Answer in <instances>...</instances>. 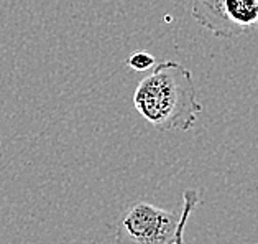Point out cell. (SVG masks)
Returning a JSON list of instances; mask_svg holds the SVG:
<instances>
[{
  "label": "cell",
  "instance_id": "cell-5",
  "mask_svg": "<svg viewBox=\"0 0 258 244\" xmlns=\"http://www.w3.org/2000/svg\"><path fill=\"white\" fill-rule=\"evenodd\" d=\"M156 61H155V56L148 52H135L128 56L127 60V66L130 68L132 71H140L145 73L148 70L155 68Z\"/></svg>",
  "mask_w": 258,
  "mask_h": 244
},
{
  "label": "cell",
  "instance_id": "cell-2",
  "mask_svg": "<svg viewBox=\"0 0 258 244\" xmlns=\"http://www.w3.org/2000/svg\"><path fill=\"white\" fill-rule=\"evenodd\" d=\"M181 213L138 202L125 211L117 228V244H174Z\"/></svg>",
  "mask_w": 258,
  "mask_h": 244
},
{
  "label": "cell",
  "instance_id": "cell-3",
  "mask_svg": "<svg viewBox=\"0 0 258 244\" xmlns=\"http://www.w3.org/2000/svg\"><path fill=\"white\" fill-rule=\"evenodd\" d=\"M191 15L219 38L258 32V0H191Z\"/></svg>",
  "mask_w": 258,
  "mask_h": 244
},
{
  "label": "cell",
  "instance_id": "cell-4",
  "mask_svg": "<svg viewBox=\"0 0 258 244\" xmlns=\"http://www.w3.org/2000/svg\"><path fill=\"white\" fill-rule=\"evenodd\" d=\"M199 203V195L196 190H186L182 193V210H181V221L178 228V234H176L174 244H184V228L189 220L191 213Z\"/></svg>",
  "mask_w": 258,
  "mask_h": 244
},
{
  "label": "cell",
  "instance_id": "cell-1",
  "mask_svg": "<svg viewBox=\"0 0 258 244\" xmlns=\"http://www.w3.org/2000/svg\"><path fill=\"white\" fill-rule=\"evenodd\" d=\"M134 106L161 132L192 129L203 111L191 71L176 61L155 65L153 71L138 83Z\"/></svg>",
  "mask_w": 258,
  "mask_h": 244
}]
</instances>
